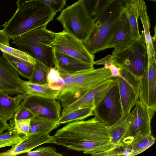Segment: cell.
I'll return each mask as SVG.
<instances>
[{"instance_id": "42", "label": "cell", "mask_w": 156, "mask_h": 156, "mask_svg": "<svg viewBox=\"0 0 156 156\" xmlns=\"http://www.w3.org/2000/svg\"><path fill=\"white\" fill-rule=\"evenodd\" d=\"M2 133V132H1V131H0V134Z\"/></svg>"}, {"instance_id": "20", "label": "cell", "mask_w": 156, "mask_h": 156, "mask_svg": "<svg viewBox=\"0 0 156 156\" xmlns=\"http://www.w3.org/2000/svg\"><path fill=\"white\" fill-rule=\"evenodd\" d=\"M144 0H133L125 4L123 13L129 25L130 34L134 40L140 35L138 20L144 5Z\"/></svg>"}, {"instance_id": "30", "label": "cell", "mask_w": 156, "mask_h": 156, "mask_svg": "<svg viewBox=\"0 0 156 156\" xmlns=\"http://www.w3.org/2000/svg\"><path fill=\"white\" fill-rule=\"evenodd\" d=\"M47 80L49 87L53 90L60 91L63 87L64 80L59 71L55 68H49Z\"/></svg>"}, {"instance_id": "18", "label": "cell", "mask_w": 156, "mask_h": 156, "mask_svg": "<svg viewBox=\"0 0 156 156\" xmlns=\"http://www.w3.org/2000/svg\"><path fill=\"white\" fill-rule=\"evenodd\" d=\"M134 112L133 108L126 118L125 119L121 118L112 125L108 126L110 138L109 144L106 149L100 154L108 151L122 143L133 119Z\"/></svg>"}, {"instance_id": "5", "label": "cell", "mask_w": 156, "mask_h": 156, "mask_svg": "<svg viewBox=\"0 0 156 156\" xmlns=\"http://www.w3.org/2000/svg\"><path fill=\"white\" fill-rule=\"evenodd\" d=\"M147 48L143 31L139 37L123 48L114 49L111 55L113 63L139 79L148 67Z\"/></svg>"}, {"instance_id": "2", "label": "cell", "mask_w": 156, "mask_h": 156, "mask_svg": "<svg viewBox=\"0 0 156 156\" xmlns=\"http://www.w3.org/2000/svg\"><path fill=\"white\" fill-rule=\"evenodd\" d=\"M56 13L46 3L38 1L26 2L17 9L11 18L2 25L10 40L37 28L47 26Z\"/></svg>"}, {"instance_id": "4", "label": "cell", "mask_w": 156, "mask_h": 156, "mask_svg": "<svg viewBox=\"0 0 156 156\" xmlns=\"http://www.w3.org/2000/svg\"><path fill=\"white\" fill-rule=\"evenodd\" d=\"M57 33L48 30L46 26L28 31L13 39L12 43L16 48L45 65L55 68L54 49L47 45L55 38Z\"/></svg>"}, {"instance_id": "9", "label": "cell", "mask_w": 156, "mask_h": 156, "mask_svg": "<svg viewBox=\"0 0 156 156\" xmlns=\"http://www.w3.org/2000/svg\"><path fill=\"white\" fill-rule=\"evenodd\" d=\"M47 45L84 62L94 65V56L87 51L83 42L64 30L57 33L53 40Z\"/></svg>"}, {"instance_id": "35", "label": "cell", "mask_w": 156, "mask_h": 156, "mask_svg": "<svg viewBox=\"0 0 156 156\" xmlns=\"http://www.w3.org/2000/svg\"><path fill=\"white\" fill-rule=\"evenodd\" d=\"M30 119H11L10 123L14 126L18 133L24 136L29 132L30 124Z\"/></svg>"}, {"instance_id": "36", "label": "cell", "mask_w": 156, "mask_h": 156, "mask_svg": "<svg viewBox=\"0 0 156 156\" xmlns=\"http://www.w3.org/2000/svg\"><path fill=\"white\" fill-rule=\"evenodd\" d=\"M34 115L33 113L30 110L20 105V107L13 119H30Z\"/></svg>"}, {"instance_id": "26", "label": "cell", "mask_w": 156, "mask_h": 156, "mask_svg": "<svg viewBox=\"0 0 156 156\" xmlns=\"http://www.w3.org/2000/svg\"><path fill=\"white\" fill-rule=\"evenodd\" d=\"M2 56L21 76L29 80L33 70L34 65L2 52Z\"/></svg>"}, {"instance_id": "22", "label": "cell", "mask_w": 156, "mask_h": 156, "mask_svg": "<svg viewBox=\"0 0 156 156\" xmlns=\"http://www.w3.org/2000/svg\"><path fill=\"white\" fill-rule=\"evenodd\" d=\"M134 40L130 34L128 23L123 12L120 23L107 49L122 48L128 45Z\"/></svg>"}, {"instance_id": "12", "label": "cell", "mask_w": 156, "mask_h": 156, "mask_svg": "<svg viewBox=\"0 0 156 156\" xmlns=\"http://www.w3.org/2000/svg\"><path fill=\"white\" fill-rule=\"evenodd\" d=\"M20 105L30 110L34 115L44 116L57 120L61 116V105L56 99L27 96Z\"/></svg>"}, {"instance_id": "24", "label": "cell", "mask_w": 156, "mask_h": 156, "mask_svg": "<svg viewBox=\"0 0 156 156\" xmlns=\"http://www.w3.org/2000/svg\"><path fill=\"white\" fill-rule=\"evenodd\" d=\"M30 119V127L27 134L36 133L49 134L59 126L56 123L57 120L44 116L35 115Z\"/></svg>"}, {"instance_id": "14", "label": "cell", "mask_w": 156, "mask_h": 156, "mask_svg": "<svg viewBox=\"0 0 156 156\" xmlns=\"http://www.w3.org/2000/svg\"><path fill=\"white\" fill-rule=\"evenodd\" d=\"M114 78H112L105 81L88 91L72 103L63 107L61 115L80 108H91L94 109L103 98L114 81Z\"/></svg>"}, {"instance_id": "33", "label": "cell", "mask_w": 156, "mask_h": 156, "mask_svg": "<svg viewBox=\"0 0 156 156\" xmlns=\"http://www.w3.org/2000/svg\"><path fill=\"white\" fill-rule=\"evenodd\" d=\"M66 0H17L16 4L17 7H18L27 2H41L49 5L57 13L62 10L66 4Z\"/></svg>"}, {"instance_id": "1", "label": "cell", "mask_w": 156, "mask_h": 156, "mask_svg": "<svg viewBox=\"0 0 156 156\" xmlns=\"http://www.w3.org/2000/svg\"><path fill=\"white\" fill-rule=\"evenodd\" d=\"M53 136L54 144L92 156L105 151L110 141L108 126L95 117L69 122Z\"/></svg>"}, {"instance_id": "37", "label": "cell", "mask_w": 156, "mask_h": 156, "mask_svg": "<svg viewBox=\"0 0 156 156\" xmlns=\"http://www.w3.org/2000/svg\"><path fill=\"white\" fill-rule=\"evenodd\" d=\"M23 136L19 133L10 122L9 124V127L7 132L0 134V141L8 140L18 136Z\"/></svg>"}, {"instance_id": "6", "label": "cell", "mask_w": 156, "mask_h": 156, "mask_svg": "<svg viewBox=\"0 0 156 156\" xmlns=\"http://www.w3.org/2000/svg\"><path fill=\"white\" fill-rule=\"evenodd\" d=\"M112 78L109 70L104 67L77 73L72 83L59 91L57 100L61 102L63 108Z\"/></svg>"}, {"instance_id": "27", "label": "cell", "mask_w": 156, "mask_h": 156, "mask_svg": "<svg viewBox=\"0 0 156 156\" xmlns=\"http://www.w3.org/2000/svg\"><path fill=\"white\" fill-rule=\"evenodd\" d=\"M155 138L151 134L138 135L135 137L131 144L130 156L139 154L151 146L155 143Z\"/></svg>"}, {"instance_id": "11", "label": "cell", "mask_w": 156, "mask_h": 156, "mask_svg": "<svg viewBox=\"0 0 156 156\" xmlns=\"http://www.w3.org/2000/svg\"><path fill=\"white\" fill-rule=\"evenodd\" d=\"M134 115L122 142L131 144L138 135L151 134V122L155 112L149 108L139 100L135 107Z\"/></svg>"}, {"instance_id": "31", "label": "cell", "mask_w": 156, "mask_h": 156, "mask_svg": "<svg viewBox=\"0 0 156 156\" xmlns=\"http://www.w3.org/2000/svg\"><path fill=\"white\" fill-rule=\"evenodd\" d=\"M0 50L14 57L29 62L33 65L36 62V59L25 52L17 48H15L0 44Z\"/></svg>"}, {"instance_id": "29", "label": "cell", "mask_w": 156, "mask_h": 156, "mask_svg": "<svg viewBox=\"0 0 156 156\" xmlns=\"http://www.w3.org/2000/svg\"><path fill=\"white\" fill-rule=\"evenodd\" d=\"M49 68L42 62L36 60L32 73L29 81L40 84L47 83V76Z\"/></svg>"}, {"instance_id": "34", "label": "cell", "mask_w": 156, "mask_h": 156, "mask_svg": "<svg viewBox=\"0 0 156 156\" xmlns=\"http://www.w3.org/2000/svg\"><path fill=\"white\" fill-rule=\"evenodd\" d=\"M27 155L30 156H62L63 154L56 151L54 147H41L27 153Z\"/></svg>"}, {"instance_id": "16", "label": "cell", "mask_w": 156, "mask_h": 156, "mask_svg": "<svg viewBox=\"0 0 156 156\" xmlns=\"http://www.w3.org/2000/svg\"><path fill=\"white\" fill-rule=\"evenodd\" d=\"M54 144L53 136L49 134L36 133L23 136L17 144L9 150L0 153L1 156H13L27 153L34 148L46 143Z\"/></svg>"}, {"instance_id": "3", "label": "cell", "mask_w": 156, "mask_h": 156, "mask_svg": "<svg viewBox=\"0 0 156 156\" xmlns=\"http://www.w3.org/2000/svg\"><path fill=\"white\" fill-rule=\"evenodd\" d=\"M126 4L117 0L107 9L101 18L95 22L92 32L83 42L91 54L107 49L120 23Z\"/></svg>"}, {"instance_id": "41", "label": "cell", "mask_w": 156, "mask_h": 156, "mask_svg": "<svg viewBox=\"0 0 156 156\" xmlns=\"http://www.w3.org/2000/svg\"><path fill=\"white\" fill-rule=\"evenodd\" d=\"M148 1H149V2H155L156 0H147Z\"/></svg>"}, {"instance_id": "28", "label": "cell", "mask_w": 156, "mask_h": 156, "mask_svg": "<svg viewBox=\"0 0 156 156\" xmlns=\"http://www.w3.org/2000/svg\"><path fill=\"white\" fill-rule=\"evenodd\" d=\"M94 108H83L76 109L63 115L56 122L57 124L70 122L74 121L83 120L89 116L94 115Z\"/></svg>"}, {"instance_id": "19", "label": "cell", "mask_w": 156, "mask_h": 156, "mask_svg": "<svg viewBox=\"0 0 156 156\" xmlns=\"http://www.w3.org/2000/svg\"><path fill=\"white\" fill-rule=\"evenodd\" d=\"M27 96L25 93L12 97L0 91V117L6 121L13 119L20 107V102Z\"/></svg>"}, {"instance_id": "23", "label": "cell", "mask_w": 156, "mask_h": 156, "mask_svg": "<svg viewBox=\"0 0 156 156\" xmlns=\"http://www.w3.org/2000/svg\"><path fill=\"white\" fill-rule=\"evenodd\" d=\"M28 96H36L57 100L59 91L51 89L48 83L40 84L23 80L22 84Z\"/></svg>"}, {"instance_id": "10", "label": "cell", "mask_w": 156, "mask_h": 156, "mask_svg": "<svg viewBox=\"0 0 156 156\" xmlns=\"http://www.w3.org/2000/svg\"><path fill=\"white\" fill-rule=\"evenodd\" d=\"M121 78H115L118 83L122 108V118L130 114L139 100V79L124 69H121Z\"/></svg>"}, {"instance_id": "38", "label": "cell", "mask_w": 156, "mask_h": 156, "mask_svg": "<svg viewBox=\"0 0 156 156\" xmlns=\"http://www.w3.org/2000/svg\"><path fill=\"white\" fill-rule=\"evenodd\" d=\"M23 136H18L8 140L0 141V148L12 147L17 144L22 139Z\"/></svg>"}, {"instance_id": "15", "label": "cell", "mask_w": 156, "mask_h": 156, "mask_svg": "<svg viewBox=\"0 0 156 156\" xmlns=\"http://www.w3.org/2000/svg\"><path fill=\"white\" fill-rule=\"evenodd\" d=\"M23 81L12 66L0 55V91L10 95L25 93L22 86Z\"/></svg>"}, {"instance_id": "13", "label": "cell", "mask_w": 156, "mask_h": 156, "mask_svg": "<svg viewBox=\"0 0 156 156\" xmlns=\"http://www.w3.org/2000/svg\"><path fill=\"white\" fill-rule=\"evenodd\" d=\"M156 61H154L139 79V100L149 108L156 111Z\"/></svg>"}, {"instance_id": "39", "label": "cell", "mask_w": 156, "mask_h": 156, "mask_svg": "<svg viewBox=\"0 0 156 156\" xmlns=\"http://www.w3.org/2000/svg\"><path fill=\"white\" fill-rule=\"evenodd\" d=\"M10 40L3 30H0V44L10 46Z\"/></svg>"}, {"instance_id": "25", "label": "cell", "mask_w": 156, "mask_h": 156, "mask_svg": "<svg viewBox=\"0 0 156 156\" xmlns=\"http://www.w3.org/2000/svg\"><path fill=\"white\" fill-rule=\"evenodd\" d=\"M117 0H79L95 22L98 21L107 9Z\"/></svg>"}, {"instance_id": "40", "label": "cell", "mask_w": 156, "mask_h": 156, "mask_svg": "<svg viewBox=\"0 0 156 156\" xmlns=\"http://www.w3.org/2000/svg\"><path fill=\"white\" fill-rule=\"evenodd\" d=\"M126 4L133 0H122Z\"/></svg>"}, {"instance_id": "17", "label": "cell", "mask_w": 156, "mask_h": 156, "mask_svg": "<svg viewBox=\"0 0 156 156\" xmlns=\"http://www.w3.org/2000/svg\"><path fill=\"white\" fill-rule=\"evenodd\" d=\"M55 68L60 72L76 73L94 68V65L86 63L54 49Z\"/></svg>"}, {"instance_id": "8", "label": "cell", "mask_w": 156, "mask_h": 156, "mask_svg": "<svg viewBox=\"0 0 156 156\" xmlns=\"http://www.w3.org/2000/svg\"><path fill=\"white\" fill-rule=\"evenodd\" d=\"M93 113L94 117L108 126L122 118V108L118 86L115 78L102 99L95 107Z\"/></svg>"}, {"instance_id": "7", "label": "cell", "mask_w": 156, "mask_h": 156, "mask_svg": "<svg viewBox=\"0 0 156 156\" xmlns=\"http://www.w3.org/2000/svg\"><path fill=\"white\" fill-rule=\"evenodd\" d=\"M56 19L62 25L64 31L83 42L89 36L95 24L79 0L62 10Z\"/></svg>"}, {"instance_id": "21", "label": "cell", "mask_w": 156, "mask_h": 156, "mask_svg": "<svg viewBox=\"0 0 156 156\" xmlns=\"http://www.w3.org/2000/svg\"><path fill=\"white\" fill-rule=\"evenodd\" d=\"M142 23L143 31L147 50L148 66L154 61H156V26L154 28V35L152 37L150 34L151 24L150 19L147 12V7L145 3L140 15Z\"/></svg>"}, {"instance_id": "32", "label": "cell", "mask_w": 156, "mask_h": 156, "mask_svg": "<svg viewBox=\"0 0 156 156\" xmlns=\"http://www.w3.org/2000/svg\"><path fill=\"white\" fill-rule=\"evenodd\" d=\"M131 152V144L122 142L112 149L100 154L98 156H130Z\"/></svg>"}]
</instances>
